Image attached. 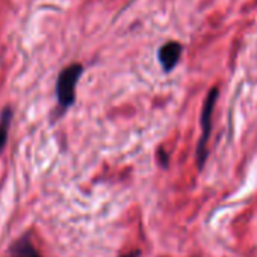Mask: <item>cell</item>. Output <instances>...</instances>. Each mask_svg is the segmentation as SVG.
Listing matches in <instances>:
<instances>
[{
    "instance_id": "8992f818",
    "label": "cell",
    "mask_w": 257,
    "mask_h": 257,
    "mask_svg": "<svg viewBox=\"0 0 257 257\" xmlns=\"http://www.w3.org/2000/svg\"><path fill=\"white\" fill-rule=\"evenodd\" d=\"M158 156H159V162H161V165L162 167H168V155L165 153V150L164 149H161L159 150V153H158Z\"/></svg>"
},
{
    "instance_id": "3957f363",
    "label": "cell",
    "mask_w": 257,
    "mask_h": 257,
    "mask_svg": "<svg viewBox=\"0 0 257 257\" xmlns=\"http://www.w3.org/2000/svg\"><path fill=\"white\" fill-rule=\"evenodd\" d=\"M183 53V46L177 41H170L165 43L159 52H158V59L161 62V67L165 73H170L176 68V65L179 64L180 58Z\"/></svg>"
},
{
    "instance_id": "7a4b0ae2",
    "label": "cell",
    "mask_w": 257,
    "mask_h": 257,
    "mask_svg": "<svg viewBox=\"0 0 257 257\" xmlns=\"http://www.w3.org/2000/svg\"><path fill=\"white\" fill-rule=\"evenodd\" d=\"M83 73L82 64H71L65 67L56 80V98L61 109H68L76 101V85Z\"/></svg>"
},
{
    "instance_id": "5b68a950",
    "label": "cell",
    "mask_w": 257,
    "mask_h": 257,
    "mask_svg": "<svg viewBox=\"0 0 257 257\" xmlns=\"http://www.w3.org/2000/svg\"><path fill=\"white\" fill-rule=\"evenodd\" d=\"M13 121V109L7 106L2 113H0V155L5 150L7 141H8V134H10V127Z\"/></svg>"
},
{
    "instance_id": "277c9868",
    "label": "cell",
    "mask_w": 257,
    "mask_h": 257,
    "mask_svg": "<svg viewBox=\"0 0 257 257\" xmlns=\"http://www.w3.org/2000/svg\"><path fill=\"white\" fill-rule=\"evenodd\" d=\"M10 257H43L34 242L31 240L29 234H25L19 237L10 248L8 251Z\"/></svg>"
},
{
    "instance_id": "52a82bcc",
    "label": "cell",
    "mask_w": 257,
    "mask_h": 257,
    "mask_svg": "<svg viewBox=\"0 0 257 257\" xmlns=\"http://www.w3.org/2000/svg\"><path fill=\"white\" fill-rule=\"evenodd\" d=\"M141 252L140 251H132V252H128V254H125V255H121V257H138Z\"/></svg>"
},
{
    "instance_id": "6da1fadb",
    "label": "cell",
    "mask_w": 257,
    "mask_h": 257,
    "mask_svg": "<svg viewBox=\"0 0 257 257\" xmlns=\"http://www.w3.org/2000/svg\"><path fill=\"white\" fill-rule=\"evenodd\" d=\"M218 95H219V89L216 86H213L207 95H206V100H204V104H203V112H201V137L198 140V144H197V150H195V161H197V167L198 170L201 171L206 161H207V143H209V138H210V132H212V115H213V107H215V103L218 100Z\"/></svg>"
}]
</instances>
